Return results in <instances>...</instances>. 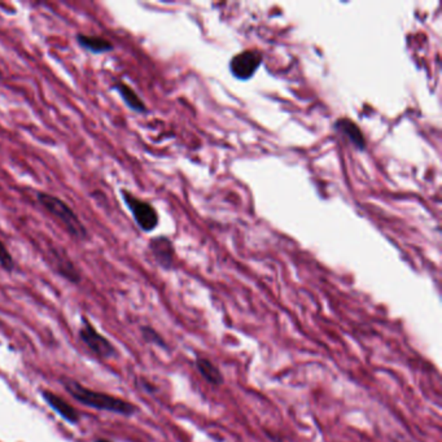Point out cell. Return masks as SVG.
<instances>
[{
    "mask_svg": "<svg viewBox=\"0 0 442 442\" xmlns=\"http://www.w3.org/2000/svg\"><path fill=\"white\" fill-rule=\"evenodd\" d=\"M37 201L48 211L51 215L56 217L64 229L78 240H86L89 238V232L83 222L80 221L78 214L71 209V206L60 197L51 195L48 192H37Z\"/></svg>",
    "mask_w": 442,
    "mask_h": 442,
    "instance_id": "cell-1",
    "label": "cell"
},
{
    "mask_svg": "<svg viewBox=\"0 0 442 442\" xmlns=\"http://www.w3.org/2000/svg\"><path fill=\"white\" fill-rule=\"evenodd\" d=\"M62 384L67 388V391L71 393L77 401H80V403H83L89 407L117 412V414H122V415H132L138 410L134 405H131L129 402L122 401L120 398H114V397L104 394V393L92 392L74 380L67 379L62 382Z\"/></svg>",
    "mask_w": 442,
    "mask_h": 442,
    "instance_id": "cell-2",
    "label": "cell"
},
{
    "mask_svg": "<svg viewBox=\"0 0 442 442\" xmlns=\"http://www.w3.org/2000/svg\"><path fill=\"white\" fill-rule=\"evenodd\" d=\"M123 202L129 208L141 231L152 232L159 224V213L150 202L141 200L126 190H121Z\"/></svg>",
    "mask_w": 442,
    "mask_h": 442,
    "instance_id": "cell-3",
    "label": "cell"
},
{
    "mask_svg": "<svg viewBox=\"0 0 442 442\" xmlns=\"http://www.w3.org/2000/svg\"><path fill=\"white\" fill-rule=\"evenodd\" d=\"M262 62L260 51L247 50L235 55L230 61V71L235 78L240 80H251L258 71Z\"/></svg>",
    "mask_w": 442,
    "mask_h": 442,
    "instance_id": "cell-4",
    "label": "cell"
},
{
    "mask_svg": "<svg viewBox=\"0 0 442 442\" xmlns=\"http://www.w3.org/2000/svg\"><path fill=\"white\" fill-rule=\"evenodd\" d=\"M150 249L156 262L162 269L169 270L174 262V247L169 238L159 236L150 241Z\"/></svg>",
    "mask_w": 442,
    "mask_h": 442,
    "instance_id": "cell-5",
    "label": "cell"
},
{
    "mask_svg": "<svg viewBox=\"0 0 442 442\" xmlns=\"http://www.w3.org/2000/svg\"><path fill=\"white\" fill-rule=\"evenodd\" d=\"M80 337L90 346L91 351H94L103 358H108L114 354V349L111 342H108L105 337H103L100 333L95 331L90 324H86V327L82 328Z\"/></svg>",
    "mask_w": 442,
    "mask_h": 442,
    "instance_id": "cell-6",
    "label": "cell"
},
{
    "mask_svg": "<svg viewBox=\"0 0 442 442\" xmlns=\"http://www.w3.org/2000/svg\"><path fill=\"white\" fill-rule=\"evenodd\" d=\"M335 129L351 141L357 150L363 151L366 148L364 135L361 129L355 125V122L349 118H339L335 122Z\"/></svg>",
    "mask_w": 442,
    "mask_h": 442,
    "instance_id": "cell-7",
    "label": "cell"
},
{
    "mask_svg": "<svg viewBox=\"0 0 442 442\" xmlns=\"http://www.w3.org/2000/svg\"><path fill=\"white\" fill-rule=\"evenodd\" d=\"M76 39L83 50L90 51L92 53H107L114 50V44L111 40L98 35H86L80 33L76 35Z\"/></svg>",
    "mask_w": 442,
    "mask_h": 442,
    "instance_id": "cell-8",
    "label": "cell"
},
{
    "mask_svg": "<svg viewBox=\"0 0 442 442\" xmlns=\"http://www.w3.org/2000/svg\"><path fill=\"white\" fill-rule=\"evenodd\" d=\"M113 89L120 94L121 99L125 101V104L130 108L131 111L136 112V113H145L148 111L144 101L141 100L139 95L132 90L127 83L117 82L114 83Z\"/></svg>",
    "mask_w": 442,
    "mask_h": 442,
    "instance_id": "cell-9",
    "label": "cell"
},
{
    "mask_svg": "<svg viewBox=\"0 0 442 442\" xmlns=\"http://www.w3.org/2000/svg\"><path fill=\"white\" fill-rule=\"evenodd\" d=\"M195 364H196V369H197L199 373L204 378V380L209 382L211 385L220 387L224 382V378L222 375L221 370L208 358H201L200 357L196 360Z\"/></svg>",
    "mask_w": 442,
    "mask_h": 442,
    "instance_id": "cell-10",
    "label": "cell"
},
{
    "mask_svg": "<svg viewBox=\"0 0 442 442\" xmlns=\"http://www.w3.org/2000/svg\"><path fill=\"white\" fill-rule=\"evenodd\" d=\"M43 397L50 405L51 407L56 412H59L64 419H67L68 422H78V414L71 407L68 402L61 400L60 397H58L56 394L51 392H43Z\"/></svg>",
    "mask_w": 442,
    "mask_h": 442,
    "instance_id": "cell-11",
    "label": "cell"
},
{
    "mask_svg": "<svg viewBox=\"0 0 442 442\" xmlns=\"http://www.w3.org/2000/svg\"><path fill=\"white\" fill-rule=\"evenodd\" d=\"M0 266L6 272H12L15 269V260H13L10 251L7 249L6 244L1 240H0Z\"/></svg>",
    "mask_w": 442,
    "mask_h": 442,
    "instance_id": "cell-12",
    "label": "cell"
},
{
    "mask_svg": "<svg viewBox=\"0 0 442 442\" xmlns=\"http://www.w3.org/2000/svg\"><path fill=\"white\" fill-rule=\"evenodd\" d=\"M143 336L145 339V342H152L154 345H159L161 348H166V342H163V339L161 337L157 332L150 327H143Z\"/></svg>",
    "mask_w": 442,
    "mask_h": 442,
    "instance_id": "cell-13",
    "label": "cell"
},
{
    "mask_svg": "<svg viewBox=\"0 0 442 442\" xmlns=\"http://www.w3.org/2000/svg\"><path fill=\"white\" fill-rule=\"evenodd\" d=\"M99 442H107V441H104V440H100V441Z\"/></svg>",
    "mask_w": 442,
    "mask_h": 442,
    "instance_id": "cell-14",
    "label": "cell"
}]
</instances>
